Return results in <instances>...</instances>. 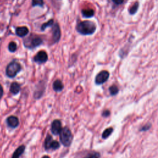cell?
Masks as SVG:
<instances>
[{"label":"cell","instance_id":"cell-1","mask_svg":"<svg viewBox=\"0 0 158 158\" xmlns=\"http://www.w3.org/2000/svg\"><path fill=\"white\" fill-rule=\"evenodd\" d=\"M96 29L94 23L90 21H83L78 24L77 27V31L85 35L93 34Z\"/></svg>","mask_w":158,"mask_h":158},{"label":"cell","instance_id":"cell-2","mask_svg":"<svg viewBox=\"0 0 158 158\" xmlns=\"http://www.w3.org/2000/svg\"><path fill=\"white\" fill-rule=\"evenodd\" d=\"M60 134V140L64 146H69L72 143L73 136L71 131L67 127L62 129Z\"/></svg>","mask_w":158,"mask_h":158},{"label":"cell","instance_id":"cell-3","mask_svg":"<svg viewBox=\"0 0 158 158\" xmlns=\"http://www.w3.org/2000/svg\"><path fill=\"white\" fill-rule=\"evenodd\" d=\"M21 66L17 62H12L7 66L6 75L10 78L14 77L20 70Z\"/></svg>","mask_w":158,"mask_h":158},{"label":"cell","instance_id":"cell-4","mask_svg":"<svg viewBox=\"0 0 158 158\" xmlns=\"http://www.w3.org/2000/svg\"><path fill=\"white\" fill-rule=\"evenodd\" d=\"M109 73L106 70L100 72L96 77L95 82L97 85H101L105 83L109 78Z\"/></svg>","mask_w":158,"mask_h":158},{"label":"cell","instance_id":"cell-5","mask_svg":"<svg viewBox=\"0 0 158 158\" xmlns=\"http://www.w3.org/2000/svg\"><path fill=\"white\" fill-rule=\"evenodd\" d=\"M51 132L56 135L60 133L62 130V127H61V122L59 120H54L52 123H51Z\"/></svg>","mask_w":158,"mask_h":158},{"label":"cell","instance_id":"cell-6","mask_svg":"<svg viewBox=\"0 0 158 158\" xmlns=\"http://www.w3.org/2000/svg\"><path fill=\"white\" fill-rule=\"evenodd\" d=\"M34 60L36 62L39 64L44 63L48 60V55L45 51H40L36 54Z\"/></svg>","mask_w":158,"mask_h":158},{"label":"cell","instance_id":"cell-7","mask_svg":"<svg viewBox=\"0 0 158 158\" xmlns=\"http://www.w3.org/2000/svg\"><path fill=\"white\" fill-rule=\"evenodd\" d=\"M7 122L8 125L11 128H15L19 125V119L15 116H9L7 118Z\"/></svg>","mask_w":158,"mask_h":158},{"label":"cell","instance_id":"cell-8","mask_svg":"<svg viewBox=\"0 0 158 158\" xmlns=\"http://www.w3.org/2000/svg\"><path fill=\"white\" fill-rule=\"evenodd\" d=\"M52 32H53V39L55 42H57L60 38V28L58 24L56 23L52 28Z\"/></svg>","mask_w":158,"mask_h":158},{"label":"cell","instance_id":"cell-9","mask_svg":"<svg viewBox=\"0 0 158 158\" xmlns=\"http://www.w3.org/2000/svg\"><path fill=\"white\" fill-rule=\"evenodd\" d=\"M15 32L19 36L23 37L28 34V29L26 27H19L16 28Z\"/></svg>","mask_w":158,"mask_h":158},{"label":"cell","instance_id":"cell-10","mask_svg":"<svg viewBox=\"0 0 158 158\" xmlns=\"http://www.w3.org/2000/svg\"><path fill=\"white\" fill-rule=\"evenodd\" d=\"M25 147L24 145H21L14 152L12 158H19L20 156L25 151Z\"/></svg>","mask_w":158,"mask_h":158},{"label":"cell","instance_id":"cell-11","mask_svg":"<svg viewBox=\"0 0 158 158\" xmlns=\"http://www.w3.org/2000/svg\"><path fill=\"white\" fill-rule=\"evenodd\" d=\"M20 89V85L17 82H14L11 84L10 87V91L13 94H17Z\"/></svg>","mask_w":158,"mask_h":158},{"label":"cell","instance_id":"cell-12","mask_svg":"<svg viewBox=\"0 0 158 158\" xmlns=\"http://www.w3.org/2000/svg\"><path fill=\"white\" fill-rule=\"evenodd\" d=\"M64 88V85L62 82L60 80H56L53 83V89L56 91H60L62 90Z\"/></svg>","mask_w":158,"mask_h":158},{"label":"cell","instance_id":"cell-13","mask_svg":"<svg viewBox=\"0 0 158 158\" xmlns=\"http://www.w3.org/2000/svg\"><path fill=\"white\" fill-rule=\"evenodd\" d=\"M82 14L85 17H91L94 15V10L91 9H84L82 10Z\"/></svg>","mask_w":158,"mask_h":158},{"label":"cell","instance_id":"cell-14","mask_svg":"<svg viewBox=\"0 0 158 158\" xmlns=\"http://www.w3.org/2000/svg\"><path fill=\"white\" fill-rule=\"evenodd\" d=\"M112 131H113V128H108L106 129V130L103 131V133H102V138L106 139V138H107V137H109V136L111 135V133H112Z\"/></svg>","mask_w":158,"mask_h":158},{"label":"cell","instance_id":"cell-15","mask_svg":"<svg viewBox=\"0 0 158 158\" xmlns=\"http://www.w3.org/2000/svg\"><path fill=\"white\" fill-rule=\"evenodd\" d=\"M138 7H139V3L138 2H136L131 7L130 9H129V13L131 15L133 14H135L137 10H138Z\"/></svg>","mask_w":158,"mask_h":158},{"label":"cell","instance_id":"cell-16","mask_svg":"<svg viewBox=\"0 0 158 158\" xmlns=\"http://www.w3.org/2000/svg\"><path fill=\"white\" fill-rule=\"evenodd\" d=\"M60 147V144L59 143L58 141H56V140H52V141L51 142L49 146V149H57Z\"/></svg>","mask_w":158,"mask_h":158},{"label":"cell","instance_id":"cell-17","mask_svg":"<svg viewBox=\"0 0 158 158\" xmlns=\"http://www.w3.org/2000/svg\"><path fill=\"white\" fill-rule=\"evenodd\" d=\"M52 140V138L51 135H48L44 141V148L46 149H49V146Z\"/></svg>","mask_w":158,"mask_h":158},{"label":"cell","instance_id":"cell-18","mask_svg":"<svg viewBox=\"0 0 158 158\" xmlns=\"http://www.w3.org/2000/svg\"><path fill=\"white\" fill-rule=\"evenodd\" d=\"M42 43V40L40 38H35L31 41V45L33 47L39 46Z\"/></svg>","mask_w":158,"mask_h":158},{"label":"cell","instance_id":"cell-19","mask_svg":"<svg viewBox=\"0 0 158 158\" xmlns=\"http://www.w3.org/2000/svg\"><path fill=\"white\" fill-rule=\"evenodd\" d=\"M109 91L111 95H115L118 91V89L115 85H112L109 88Z\"/></svg>","mask_w":158,"mask_h":158},{"label":"cell","instance_id":"cell-20","mask_svg":"<svg viewBox=\"0 0 158 158\" xmlns=\"http://www.w3.org/2000/svg\"><path fill=\"white\" fill-rule=\"evenodd\" d=\"M9 49L11 52H14L17 49V44L15 43L12 41L9 44Z\"/></svg>","mask_w":158,"mask_h":158},{"label":"cell","instance_id":"cell-21","mask_svg":"<svg viewBox=\"0 0 158 158\" xmlns=\"http://www.w3.org/2000/svg\"><path fill=\"white\" fill-rule=\"evenodd\" d=\"M100 154L98 152H93L88 154L84 158H99Z\"/></svg>","mask_w":158,"mask_h":158},{"label":"cell","instance_id":"cell-22","mask_svg":"<svg viewBox=\"0 0 158 158\" xmlns=\"http://www.w3.org/2000/svg\"><path fill=\"white\" fill-rule=\"evenodd\" d=\"M32 5L33 6H42L43 5V0H32Z\"/></svg>","mask_w":158,"mask_h":158},{"label":"cell","instance_id":"cell-23","mask_svg":"<svg viewBox=\"0 0 158 158\" xmlns=\"http://www.w3.org/2000/svg\"><path fill=\"white\" fill-rule=\"evenodd\" d=\"M53 23V20H50L49 21H48L47 23H44L42 26H41V30H44L46 27L51 26Z\"/></svg>","mask_w":158,"mask_h":158},{"label":"cell","instance_id":"cell-24","mask_svg":"<svg viewBox=\"0 0 158 158\" xmlns=\"http://www.w3.org/2000/svg\"><path fill=\"white\" fill-rule=\"evenodd\" d=\"M110 114V112L108 110H104L103 112H102V115L104 117H107L109 116Z\"/></svg>","mask_w":158,"mask_h":158},{"label":"cell","instance_id":"cell-25","mask_svg":"<svg viewBox=\"0 0 158 158\" xmlns=\"http://www.w3.org/2000/svg\"><path fill=\"white\" fill-rule=\"evenodd\" d=\"M112 1L116 4H121L123 2V0H112Z\"/></svg>","mask_w":158,"mask_h":158},{"label":"cell","instance_id":"cell-26","mask_svg":"<svg viewBox=\"0 0 158 158\" xmlns=\"http://www.w3.org/2000/svg\"><path fill=\"white\" fill-rule=\"evenodd\" d=\"M2 95H3V89L2 86L0 85V99L2 98Z\"/></svg>","mask_w":158,"mask_h":158},{"label":"cell","instance_id":"cell-27","mask_svg":"<svg viewBox=\"0 0 158 158\" xmlns=\"http://www.w3.org/2000/svg\"><path fill=\"white\" fill-rule=\"evenodd\" d=\"M150 127V125H146V126H144V127H143V128H142V129H141V130H148L149 129V128Z\"/></svg>","mask_w":158,"mask_h":158},{"label":"cell","instance_id":"cell-28","mask_svg":"<svg viewBox=\"0 0 158 158\" xmlns=\"http://www.w3.org/2000/svg\"><path fill=\"white\" fill-rule=\"evenodd\" d=\"M42 158H50L48 156H44Z\"/></svg>","mask_w":158,"mask_h":158}]
</instances>
